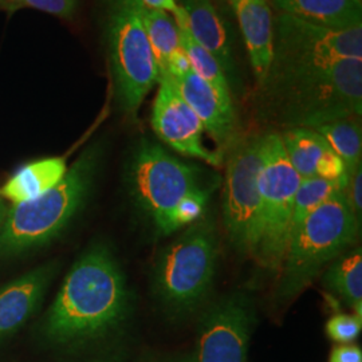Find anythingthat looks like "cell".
<instances>
[{
	"mask_svg": "<svg viewBox=\"0 0 362 362\" xmlns=\"http://www.w3.org/2000/svg\"><path fill=\"white\" fill-rule=\"evenodd\" d=\"M143 10L141 0H113L107 23L117 98L121 109L133 118L160 76L144 27Z\"/></svg>",
	"mask_w": 362,
	"mask_h": 362,
	"instance_id": "obj_7",
	"label": "cell"
},
{
	"mask_svg": "<svg viewBox=\"0 0 362 362\" xmlns=\"http://www.w3.org/2000/svg\"><path fill=\"white\" fill-rule=\"evenodd\" d=\"M179 6L194 40L216 59L224 74L233 73V49L228 31L212 1L181 0Z\"/></svg>",
	"mask_w": 362,
	"mask_h": 362,
	"instance_id": "obj_16",
	"label": "cell"
},
{
	"mask_svg": "<svg viewBox=\"0 0 362 362\" xmlns=\"http://www.w3.org/2000/svg\"><path fill=\"white\" fill-rule=\"evenodd\" d=\"M262 85H267L281 121L291 128L361 117L362 59L272 58Z\"/></svg>",
	"mask_w": 362,
	"mask_h": 362,
	"instance_id": "obj_1",
	"label": "cell"
},
{
	"mask_svg": "<svg viewBox=\"0 0 362 362\" xmlns=\"http://www.w3.org/2000/svg\"><path fill=\"white\" fill-rule=\"evenodd\" d=\"M302 179L293 168L282 137L269 133L262 140L260 233L254 258L270 270L281 272L291 235L294 199Z\"/></svg>",
	"mask_w": 362,
	"mask_h": 362,
	"instance_id": "obj_6",
	"label": "cell"
},
{
	"mask_svg": "<svg viewBox=\"0 0 362 362\" xmlns=\"http://www.w3.org/2000/svg\"><path fill=\"white\" fill-rule=\"evenodd\" d=\"M129 293L116 259L94 247L73 266L47 320V333L58 342L100 336L122 322Z\"/></svg>",
	"mask_w": 362,
	"mask_h": 362,
	"instance_id": "obj_2",
	"label": "cell"
},
{
	"mask_svg": "<svg viewBox=\"0 0 362 362\" xmlns=\"http://www.w3.org/2000/svg\"><path fill=\"white\" fill-rule=\"evenodd\" d=\"M77 0H0V10L13 13L19 8H34L57 16H69Z\"/></svg>",
	"mask_w": 362,
	"mask_h": 362,
	"instance_id": "obj_26",
	"label": "cell"
},
{
	"mask_svg": "<svg viewBox=\"0 0 362 362\" xmlns=\"http://www.w3.org/2000/svg\"><path fill=\"white\" fill-rule=\"evenodd\" d=\"M211 192L212 191L209 188H203L184 196L175 207L169 209L168 212L158 220V223H156V227L160 230V233L168 235L180 230L182 227L194 224L197 220L203 218Z\"/></svg>",
	"mask_w": 362,
	"mask_h": 362,
	"instance_id": "obj_25",
	"label": "cell"
},
{
	"mask_svg": "<svg viewBox=\"0 0 362 362\" xmlns=\"http://www.w3.org/2000/svg\"><path fill=\"white\" fill-rule=\"evenodd\" d=\"M324 285L329 291L341 298L361 318L362 254L356 250L337 259L324 275Z\"/></svg>",
	"mask_w": 362,
	"mask_h": 362,
	"instance_id": "obj_20",
	"label": "cell"
},
{
	"mask_svg": "<svg viewBox=\"0 0 362 362\" xmlns=\"http://www.w3.org/2000/svg\"><path fill=\"white\" fill-rule=\"evenodd\" d=\"M7 214H8V208L6 207V204L3 202V197L0 196V230L4 224V221L7 219Z\"/></svg>",
	"mask_w": 362,
	"mask_h": 362,
	"instance_id": "obj_31",
	"label": "cell"
},
{
	"mask_svg": "<svg viewBox=\"0 0 362 362\" xmlns=\"http://www.w3.org/2000/svg\"><path fill=\"white\" fill-rule=\"evenodd\" d=\"M263 136L233 146L223 187V221L233 246L254 257L260 233V191Z\"/></svg>",
	"mask_w": 362,
	"mask_h": 362,
	"instance_id": "obj_9",
	"label": "cell"
},
{
	"mask_svg": "<svg viewBox=\"0 0 362 362\" xmlns=\"http://www.w3.org/2000/svg\"><path fill=\"white\" fill-rule=\"evenodd\" d=\"M361 224L354 218L344 192L317 208L293 235L276 296L288 300L302 293L332 260H336L357 238Z\"/></svg>",
	"mask_w": 362,
	"mask_h": 362,
	"instance_id": "obj_4",
	"label": "cell"
},
{
	"mask_svg": "<svg viewBox=\"0 0 362 362\" xmlns=\"http://www.w3.org/2000/svg\"><path fill=\"white\" fill-rule=\"evenodd\" d=\"M344 189L345 185L336 181L302 179L294 199L290 240L293 235L299 230V227L303 224V221L308 219L317 208L337 194L344 192Z\"/></svg>",
	"mask_w": 362,
	"mask_h": 362,
	"instance_id": "obj_24",
	"label": "cell"
},
{
	"mask_svg": "<svg viewBox=\"0 0 362 362\" xmlns=\"http://www.w3.org/2000/svg\"><path fill=\"white\" fill-rule=\"evenodd\" d=\"M272 58L362 59V26L336 30L282 13L275 22Z\"/></svg>",
	"mask_w": 362,
	"mask_h": 362,
	"instance_id": "obj_10",
	"label": "cell"
},
{
	"mask_svg": "<svg viewBox=\"0 0 362 362\" xmlns=\"http://www.w3.org/2000/svg\"><path fill=\"white\" fill-rule=\"evenodd\" d=\"M330 362H362L361 348L356 345H341L332 350Z\"/></svg>",
	"mask_w": 362,
	"mask_h": 362,
	"instance_id": "obj_29",
	"label": "cell"
},
{
	"mask_svg": "<svg viewBox=\"0 0 362 362\" xmlns=\"http://www.w3.org/2000/svg\"><path fill=\"white\" fill-rule=\"evenodd\" d=\"M100 158L94 145L79 156L52 189L26 203L13 204L0 233V255H10L47 242L82 206Z\"/></svg>",
	"mask_w": 362,
	"mask_h": 362,
	"instance_id": "obj_3",
	"label": "cell"
},
{
	"mask_svg": "<svg viewBox=\"0 0 362 362\" xmlns=\"http://www.w3.org/2000/svg\"><path fill=\"white\" fill-rule=\"evenodd\" d=\"M143 22L158 67V77L165 76L173 58L181 50L177 26L165 11L146 7L143 10Z\"/></svg>",
	"mask_w": 362,
	"mask_h": 362,
	"instance_id": "obj_21",
	"label": "cell"
},
{
	"mask_svg": "<svg viewBox=\"0 0 362 362\" xmlns=\"http://www.w3.org/2000/svg\"><path fill=\"white\" fill-rule=\"evenodd\" d=\"M130 194L156 223L184 196L203 185L202 169L185 164L157 144L143 140L130 161Z\"/></svg>",
	"mask_w": 362,
	"mask_h": 362,
	"instance_id": "obj_8",
	"label": "cell"
},
{
	"mask_svg": "<svg viewBox=\"0 0 362 362\" xmlns=\"http://www.w3.org/2000/svg\"><path fill=\"white\" fill-rule=\"evenodd\" d=\"M357 119L358 117L339 118L311 128L324 137L342 160L349 177L356 169L361 167V127Z\"/></svg>",
	"mask_w": 362,
	"mask_h": 362,
	"instance_id": "obj_23",
	"label": "cell"
},
{
	"mask_svg": "<svg viewBox=\"0 0 362 362\" xmlns=\"http://www.w3.org/2000/svg\"><path fill=\"white\" fill-rule=\"evenodd\" d=\"M144 7L158 11H170L175 13L179 8L176 0H141Z\"/></svg>",
	"mask_w": 362,
	"mask_h": 362,
	"instance_id": "obj_30",
	"label": "cell"
},
{
	"mask_svg": "<svg viewBox=\"0 0 362 362\" xmlns=\"http://www.w3.org/2000/svg\"><path fill=\"white\" fill-rule=\"evenodd\" d=\"M218 260V238L208 221H196L169 245L155 267V293L175 313L194 310L207 297Z\"/></svg>",
	"mask_w": 362,
	"mask_h": 362,
	"instance_id": "obj_5",
	"label": "cell"
},
{
	"mask_svg": "<svg viewBox=\"0 0 362 362\" xmlns=\"http://www.w3.org/2000/svg\"><path fill=\"white\" fill-rule=\"evenodd\" d=\"M281 137L300 179L336 181L346 187L349 176L345 164L320 133L310 128H290Z\"/></svg>",
	"mask_w": 362,
	"mask_h": 362,
	"instance_id": "obj_14",
	"label": "cell"
},
{
	"mask_svg": "<svg viewBox=\"0 0 362 362\" xmlns=\"http://www.w3.org/2000/svg\"><path fill=\"white\" fill-rule=\"evenodd\" d=\"M66 170L64 157H49L28 163L4 184L0 196L13 204L34 200L62 180Z\"/></svg>",
	"mask_w": 362,
	"mask_h": 362,
	"instance_id": "obj_19",
	"label": "cell"
},
{
	"mask_svg": "<svg viewBox=\"0 0 362 362\" xmlns=\"http://www.w3.org/2000/svg\"><path fill=\"white\" fill-rule=\"evenodd\" d=\"M245 38L251 65L263 83L274 55V27L269 0H228Z\"/></svg>",
	"mask_w": 362,
	"mask_h": 362,
	"instance_id": "obj_15",
	"label": "cell"
},
{
	"mask_svg": "<svg viewBox=\"0 0 362 362\" xmlns=\"http://www.w3.org/2000/svg\"><path fill=\"white\" fill-rule=\"evenodd\" d=\"M345 199L348 202L354 218L361 224L362 215V169L361 167L356 169L351 175H350L348 184L344 189Z\"/></svg>",
	"mask_w": 362,
	"mask_h": 362,
	"instance_id": "obj_28",
	"label": "cell"
},
{
	"mask_svg": "<svg viewBox=\"0 0 362 362\" xmlns=\"http://www.w3.org/2000/svg\"><path fill=\"white\" fill-rule=\"evenodd\" d=\"M175 362H196L194 361V357H188V358H181L179 361Z\"/></svg>",
	"mask_w": 362,
	"mask_h": 362,
	"instance_id": "obj_32",
	"label": "cell"
},
{
	"mask_svg": "<svg viewBox=\"0 0 362 362\" xmlns=\"http://www.w3.org/2000/svg\"><path fill=\"white\" fill-rule=\"evenodd\" d=\"M52 274L50 267H40L0 291V337L11 334L26 322L45 294Z\"/></svg>",
	"mask_w": 362,
	"mask_h": 362,
	"instance_id": "obj_17",
	"label": "cell"
},
{
	"mask_svg": "<svg viewBox=\"0 0 362 362\" xmlns=\"http://www.w3.org/2000/svg\"><path fill=\"white\" fill-rule=\"evenodd\" d=\"M272 3L282 13L329 28L362 26L361 0H272Z\"/></svg>",
	"mask_w": 362,
	"mask_h": 362,
	"instance_id": "obj_18",
	"label": "cell"
},
{
	"mask_svg": "<svg viewBox=\"0 0 362 362\" xmlns=\"http://www.w3.org/2000/svg\"><path fill=\"white\" fill-rule=\"evenodd\" d=\"M362 321L357 315L336 314L326 324V334L334 342L346 345L361 333Z\"/></svg>",
	"mask_w": 362,
	"mask_h": 362,
	"instance_id": "obj_27",
	"label": "cell"
},
{
	"mask_svg": "<svg viewBox=\"0 0 362 362\" xmlns=\"http://www.w3.org/2000/svg\"><path fill=\"white\" fill-rule=\"evenodd\" d=\"M254 313L243 296L224 298L204 314L196 362H246Z\"/></svg>",
	"mask_w": 362,
	"mask_h": 362,
	"instance_id": "obj_11",
	"label": "cell"
},
{
	"mask_svg": "<svg viewBox=\"0 0 362 362\" xmlns=\"http://www.w3.org/2000/svg\"><path fill=\"white\" fill-rule=\"evenodd\" d=\"M158 85L152 113V128L157 137L180 155L221 167L223 153L208 149L203 143L206 129L199 117L184 103L167 78H158Z\"/></svg>",
	"mask_w": 362,
	"mask_h": 362,
	"instance_id": "obj_12",
	"label": "cell"
},
{
	"mask_svg": "<svg viewBox=\"0 0 362 362\" xmlns=\"http://www.w3.org/2000/svg\"><path fill=\"white\" fill-rule=\"evenodd\" d=\"M160 78V77H158ZM202 121L220 148L233 143L236 117L231 97H224L191 69L180 77H165Z\"/></svg>",
	"mask_w": 362,
	"mask_h": 362,
	"instance_id": "obj_13",
	"label": "cell"
},
{
	"mask_svg": "<svg viewBox=\"0 0 362 362\" xmlns=\"http://www.w3.org/2000/svg\"><path fill=\"white\" fill-rule=\"evenodd\" d=\"M175 15V21H176V26L179 30V39H180V46L182 52H185L191 69L199 77L203 78L204 81H207L208 83L220 93L224 97H231L230 94V86H228V81L226 78L224 71L221 70L219 64L216 62V59L209 54V52L202 47L194 37L191 35V31L188 28V23L185 19L184 11L179 6V8L173 13Z\"/></svg>",
	"mask_w": 362,
	"mask_h": 362,
	"instance_id": "obj_22",
	"label": "cell"
}]
</instances>
